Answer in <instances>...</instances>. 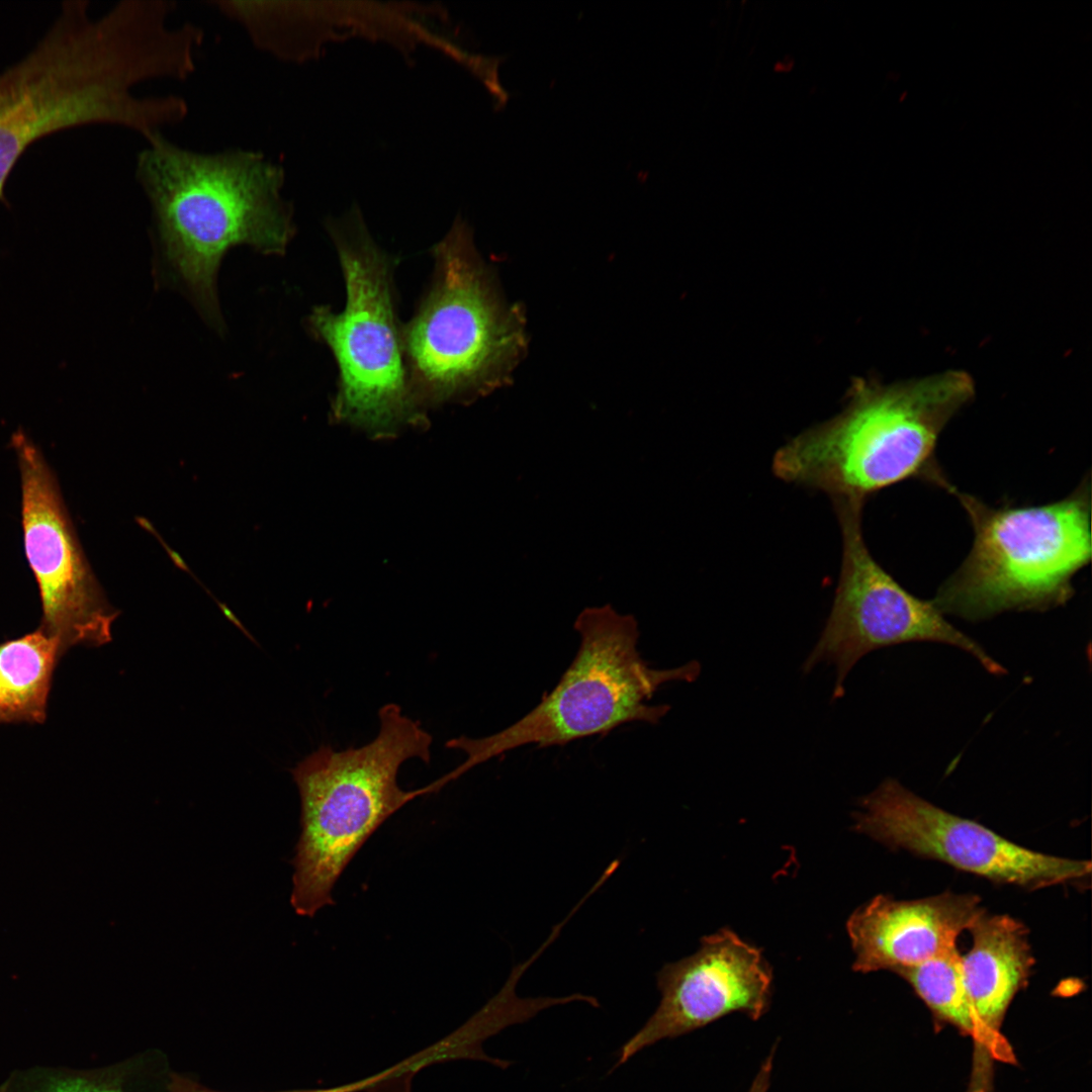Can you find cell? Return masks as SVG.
I'll use <instances>...</instances> for the list:
<instances>
[{"label":"cell","mask_w":1092,"mask_h":1092,"mask_svg":"<svg viewBox=\"0 0 1092 1092\" xmlns=\"http://www.w3.org/2000/svg\"><path fill=\"white\" fill-rule=\"evenodd\" d=\"M145 142L134 175L164 259L202 316L219 330L216 276L226 252L246 245L282 254L293 235L291 211L280 195L283 171L255 150L197 152L163 132Z\"/></svg>","instance_id":"obj_1"},{"label":"cell","mask_w":1092,"mask_h":1092,"mask_svg":"<svg viewBox=\"0 0 1092 1092\" xmlns=\"http://www.w3.org/2000/svg\"><path fill=\"white\" fill-rule=\"evenodd\" d=\"M974 394V381L961 370L888 386L863 384L840 416L781 447L774 472L832 499L864 502L910 478L946 490L951 483L936 460V443Z\"/></svg>","instance_id":"obj_2"},{"label":"cell","mask_w":1092,"mask_h":1092,"mask_svg":"<svg viewBox=\"0 0 1092 1092\" xmlns=\"http://www.w3.org/2000/svg\"><path fill=\"white\" fill-rule=\"evenodd\" d=\"M378 718L370 742L343 750L323 744L290 770L301 806L290 897L299 916L334 905V886L366 840L405 804L428 795L426 787L402 790L397 775L410 759L430 763L432 735L394 703L383 705Z\"/></svg>","instance_id":"obj_3"},{"label":"cell","mask_w":1092,"mask_h":1092,"mask_svg":"<svg viewBox=\"0 0 1092 1092\" xmlns=\"http://www.w3.org/2000/svg\"><path fill=\"white\" fill-rule=\"evenodd\" d=\"M574 629L579 635L575 656L556 686L531 711L494 734L480 738L461 735L445 743L449 749L462 751L465 759L436 780L440 788L526 745L560 746L606 735L627 723L658 724L670 706L651 705L654 694L667 682H692L700 674L701 665L696 660L673 668L651 667L638 650L640 631L635 618L610 606L583 610Z\"/></svg>","instance_id":"obj_4"},{"label":"cell","mask_w":1092,"mask_h":1092,"mask_svg":"<svg viewBox=\"0 0 1092 1092\" xmlns=\"http://www.w3.org/2000/svg\"><path fill=\"white\" fill-rule=\"evenodd\" d=\"M946 490L965 509L974 540L932 600L943 615L981 621L1067 604L1073 576L1091 560L1089 479L1064 499L1032 507L993 508L952 484Z\"/></svg>","instance_id":"obj_5"},{"label":"cell","mask_w":1092,"mask_h":1092,"mask_svg":"<svg viewBox=\"0 0 1092 1092\" xmlns=\"http://www.w3.org/2000/svg\"><path fill=\"white\" fill-rule=\"evenodd\" d=\"M135 73L117 35L82 8L64 5L44 35L0 74V202L34 142L72 127L131 129L142 115Z\"/></svg>","instance_id":"obj_6"},{"label":"cell","mask_w":1092,"mask_h":1092,"mask_svg":"<svg viewBox=\"0 0 1092 1092\" xmlns=\"http://www.w3.org/2000/svg\"><path fill=\"white\" fill-rule=\"evenodd\" d=\"M345 285L340 312L315 306L307 323L339 367L334 421L389 438L427 424L412 389L395 313L392 261L353 221L332 231Z\"/></svg>","instance_id":"obj_7"},{"label":"cell","mask_w":1092,"mask_h":1092,"mask_svg":"<svg viewBox=\"0 0 1092 1092\" xmlns=\"http://www.w3.org/2000/svg\"><path fill=\"white\" fill-rule=\"evenodd\" d=\"M429 292L401 331L410 383L428 407L467 401L500 383L522 342L461 223L436 245Z\"/></svg>","instance_id":"obj_8"},{"label":"cell","mask_w":1092,"mask_h":1092,"mask_svg":"<svg viewBox=\"0 0 1092 1092\" xmlns=\"http://www.w3.org/2000/svg\"><path fill=\"white\" fill-rule=\"evenodd\" d=\"M833 502L842 533L841 570L830 615L803 664L804 672L822 662L833 665L835 700L843 696L846 676L861 657L879 648L915 641L958 647L989 673L1007 672L982 645L947 622L933 601L911 595L874 559L861 531L864 502Z\"/></svg>","instance_id":"obj_9"},{"label":"cell","mask_w":1092,"mask_h":1092,"mask_svg":"<svg viewBox=\"0 0 1092 1092\" xmlns=\"http://www.w3.org/2000/svg\"><path fill=\"white\" fill-rule=\"evenodd\" d=\"M854 828L892 849L942 861L998 884L1026 890L1085 882L1091 861L1045 854L949 813L895 779L859 802Z\"/></svg>","instance_id":"obj_10"},{"label":"cell","mask_w":1092,"mask_h":1092,"mask_svg":"<svg viewBox=\"0 0 1092 1092\" xmlns=\"http://www.w3.org/2000/svg\"><path fill=\"white\" fill-rule=\"evenodd\" d=\"M11 445L20 471L24 551L41 602L38 628L58 642L62 655L78 645L105 644L117 613L84 556L58 480L23 431L12 435Z\"/></svg>","instance_id":"obj_11"},{"label":"cell","mask_w":1092,"mask_h":1092,"mask_svg":"<svg viewBox=\"0 0 1092 1092\" xmlns=\"http://www.w3.org/2000/svg\"><path fill=\"white\" fill-rule=\"evenodd\" d=\"M771 971L761 951L729 929L705 936L700 949L656 974L658 1007L622 1048L615 1067L665 1038L700 1028L726 1014L758 1019L767 1010Z\"/></svg>","instance_id":"obj_12"},{"label":"cell","mask_w":1092,"mask_h":1092,"mask_svg":"<svg viewBox=\"0 0 1092 1092\" xmlns=\"http://www.w3.org/2000/svg\"><path fill=\"white\" fill-rule=\"evenodd\" d=\"M984 911L973 894L943 892L915 900L879 895L848 919L853 970L898 973L945 956L958 949L960 934Z\"/></svg>","instance_id":"obj_13"},{"label":"cell","mask_w":1092,"mask_h":1092,"mask_svg":"<svg viewBox=\"0 0 1092 1092\" xmlns=\"http://www.w3.org/2000/svg\"><path fill=\"white\" fill-rule=\"evenodd\" d=\"M972 946L961 954L964 985L979 1032L991 1035L1035 963L1028 929L1007 914L981 913L968 929Z\"/></svg>","instance_id":"obj_14"},{"label":"cell","mask_w":1092,"mask_h":1092,"mask_svg":"<svg viewBox=\"0 0 1092 1092\" xmlns=\"http://www.w3.org/2000/svg\"><path fill=\"white\" fill-rule=\"evenodd\" d=\"M62 656L58 642L39 628L0 643V725L46 721Z\"/></svg>","instance_id":"obj_15"},{"label":"cell","mask_w":1092,"mask_h":1092,"mask_svg":"<svg viewBox=\"0 0 1092 1092\" xmlns=\"http://www.w3.org/2000/svg\"><path fill=\"white\" fill-rule=\"evenodd\" d=\"M928 1007L945 1020L968 1031L979 1030L961 971V953L953 950L897 973Z\"/></svg>","instance_id":"obj_16"},{"label":"cell","mask_w":1092,"mask_h":1092,"mask_svg":"<svg viewBox=\"0 0 1092 1092\" xmlns=\"http://www.w3.org/2000/svg\"><path fill=\"white\" fill-rule=\"evenodd\" d=\"M382 1079H383V1075L380 1072V1073H378V1074H376L374 1076H370L368 1078H365V1079H362V1080H359V1081H356V1082H353V1083L341 1085V1086H335V1087H329V1088H316V1089H298V1090L277 1091V1092H360V1091H363V1090H371V1089H373L374 1087H376L382 1081ZM169 1088H170L171 1092H221V1091H215V1090L209 1089V1088H207L205 1086H202V1085H200V1084H198V1083H196V1082H194L192 1080H189V1079H186V1078H183V1077H180V1076H175V1077L172 1078L171 1083L169 1085Z\"/></svg>","instance_id":"obj_17"},{"label":"cell","mask_w":1092,"mask_h":1092,"mask_svg":"<svg viewBox=\"0 0 1092 1092\" xmlns=\"http://www.w3.org/2000/svg\"><path fill=\"white\" fill-rule=\"evenodd\" d=\"M44 1092H129L123 1084L107 1078L66 1077L55 1080Z\"/></svg>","instance_id":"obj_18"},{"label":"cell","mask_w":1092,"mask_h":1092,"mask_svg":"<svg viewBox=\"0 0 1092 1092\" xmlns=\"http://www.w3.org/2000/svg\"><path fill=\"white\" fill-rule=\"evenodd\" d=\"M772 1056L774 1052L763 1062L748 1092H767L772 1070Z\"/></svg>","instance_id":"obj_19"},{"label":"cell","mask_w":1092,"mask_h":1092,"mask_svg":"<svg viewBox=\"0 0 1092 1092\" xmlns=\"http://www.w3.org/2000/svg\"><path fill=\"white\" fill-rule=\"evenodd\" d=\"M153 534H155V536H156V537L158 538V540H159V541L161 542V544H162V545L164 546V548H165L166 552H167V553L169 554L170 558H171V559H172V561H173V562H174V563L176 564V566H178V567H179V568H181L182 570H184V571H187V572H189V573H191V574H192V572L190 571V569L188 568V566L186 565V563L184 562V560L182 559V557H181V556H180V555H179V554H178L177 552H175V551H174L173 549H171V548H170V547H169V546H168V545H167V544L165 543V541H164V540H163V539L161 538V536L159 535V533H158V532H157L156 530H155V531L153 532Z\"/></svg>","instance_id":"obj_20"}]
</instances>
